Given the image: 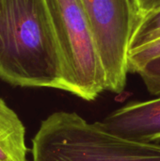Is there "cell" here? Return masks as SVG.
Returning <instances> with one entry per match:
<instances>
[{
    "mask_svg": "<svg viewBox=\"0 0 160 161\" xmlns=\"http://www.w3.org/2000/svg\"><path fill=\"white\" fill-rule=\"evenodd\" d=\"M147 91L155 96H160V57L144 64L138 72Z\"/></svg>",
    "mask_w": 160,
    "mask_h": 161,
    "instance_id": "9",
    "label": "cell"
},
{
    "mask_svg": "<svg viewBox=\"0 0 160 161\" xmlns=\"http://www.w3.org/2000/svg\"><path fill=\"white\" fill-rule=\"evenodd\" d=\"M96 123L120 138L154 143L160 141V96L148 101L130 102Z\"/></svg>",
    "mask_w": 160,
    "mask_h": 161,
    "instance_id": "5",
    "label": "cell"
},
{
    "mask_svg": "<svg viewBox=\"0 0 160 161\" xmlns=\"http://www.w3.org/2000/svg\"><path fill=\"white\" fill-rule=\"evenodd\" d=\"M102 62L108 92H124L129 44L138 25L132 0H79Z\"/></svg>",
    "mask_w": 160,
    "mask_h": 161,
    "instance_id": "4",
    "label": "cell"
},
{
    "mask_svg": "<svg viewBox=\"0 0 160 161\" xmlns=\"http://www.w3.org/2000/svg\"><path fill=\"white\" fill-rule=\"evenodd\" d=\"M132 3L135 8L138 24L146 17L160 10V0H132Z\"/></svg>",
    "mask_w": 160,
    "mask_h": 161,
    "instance_id": "10",
    "label": "cell"
},
{
    "mask_svg": "<svg viewBox=\"0 0 160 161\" xmlns=\"http://www.w3.org/2000/svg\"><path fill=\"white\" fill-rule=\"evenodd\" d=\"M63 67V91L85 101L108 91L105 71L79 0H45Z\"/></svg>",
    "mask_w": 160,
    "mask_h": 161,
    "instance_id": "3",
    "label": "cell"
},
{
    "mask_svg": "<svg viewBox=\"0 0 160 161\" xmlns=\"http://www.w3.org/2000/svg\"><path fill=\"white\" fill-rule=\"evenodd\" d=\"M160 40V10L141 21L132 35L129 53Z\"/></svg>",
    "mask_w": 160,
    "mask_h": 161,
    "instance_id": "7",
    "label": "cell"
},
{
    "mask_svg": "<svg viewBox=\"0 0 160 161\" xmlns=\"http://www.w3.org/2000/svg\"><path fill=\"white\" fill-rule=\"evenodd\" d=\"M0 79L63 91L62 60L45 0H0Z\"/></svg>",
    "mask_w": 160,
    "mask_h": 161,
    "instance_id": "1",
    "label": "cell"
},
{
    "mask_svg": "<svg viewBox=\"0 0 160 161\" xmlns=\"http://www.w3.org/2000/svg\"><path fill=\"white\" fill-rule=\"evenodd\" d=\"M26 154L25 126L0 97V161H26Z\"/></svg>",
    "mask_w": 160,
    "mask_h": 161,
    "instance_id": "6",
    "label": "cell"
},
{
    "mask_svg": "<svg viewBox=\"0 0 160 161\" xmlns=\"http://www.w3.org/2000/svg\"><path fill=\"white\" fill-rule=\"evenodd\" d=\"M158 57H160V40L129 53L128 72L138 74L144 64Z\"/></svg>",
    "mask_w": 160,
    "mask_h": 161,
    "instance_id": "8",
    "label": "cell"
},
{
    "mask_svg": "<svg viewBox=\"0 0 160 161\" xmlns=\"http://www.w3.org/2000/svg\"><path fill=\"white\" fill-rule=\"evenodd\" d=\"M32 161H160V144L115 136L75 112L57 111L32 140Z\"/></svg>",
    "mask_w": 160,
    "mask_h": 161,
    "instance_id": "2",
    "label": "cell"
}]
</instances>
